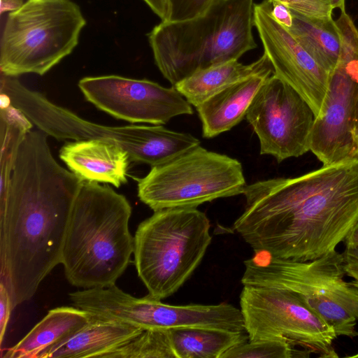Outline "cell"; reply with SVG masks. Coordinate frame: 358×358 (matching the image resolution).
I'll return each instance as SVG.
<instances>
[{
	"instance_id": "4fadbf2b",
	"label": "cell",
	"mask_w": 358,
	"mask_h": 358,
	"mask_svg": "<svg viewBox=\"0 0 358 358\" xmlns=\"http://www.w3.org/2000/svg\"><path fill=\"white\" fill-rule=\"evenodd\" d=\"M271 0L255 4L254 26L273 73L289 85L308 103L315 117L321 115L331 75L297 42L289 31L270 14Z\"/></svg>"
},
{
	"instance_id": "5b68a950",
	"label": "cell",
	"mask_w": 358,
	"mask_h": 358,
	"mask_svg": "<svg viewBox=\"0 0 358 358\" xmlns=\"http://www.w3.org/2000/svg\"><path fill=\"white\" fill-rule=\"evenodd\" d=\"M0 91L38 129L57 140L99 139L126 150L131 162L151 167L166 163L200 145L190 134L162 125L106 126L82 118L24 86L17 78L1 73Z\"/></svg>"
},
{
	"instance_id": "d6986e66",
	"label": "cell",
	"mask_w": 358,
	"mask_h": 358,
	"mask_svg": "<svg viewBox=\"0 0 358 358\" xmlns=\"http://www.w3.org/2000/svg\"><path fill=\"white\" fill-rule=\"evenodd\" d=\"M269 70L273 69L263 53L250 64L235 59L198 70L173 86L191 105L196 107L225 88Z\"/></svg>"
},
{
	"instance_id": "ffe728a7",
	"label": "cell",
	"mask_w": 358,
	"mask_h": 358,
	"mask_svg": "<svg viewBox=\"0 0 358 358\" xmlns=\"http://www.w3.org/2000/svg\"><path fill=\"white\" fill-rule=\"evenodd\" d=\"M291 12L293 22L287 29L303 49L332 76L338 66L341 51L340 32L335 21L311 19Z\"/></svg>"
},
{
	"instance_id": "f1b7e54d",
	"label": "cell",
	"mask_w": 358,
	"mask_h": 358,
	"mask_svg": "<svg viewBox=\"0 0 358 358\" xmlns=\"http://www.w3.org/2000/svg\"><path fill=\"white\" fill-rule=\"evenodd\" d=\"M13 310L10 294L4 286L0 282V344L2 345L3 337Z\"/></svg>"
},
{
	"instance_id": "d6a6232c",
	"label": "cell",
	"mask_w": 358,
	"mask_h": 358,
	"mask_svg": "<svg viewBox=\"0 0 358 358\" xmlns=\"http://www.w3.org/2000/svg\"><path fill=\"white\" fill-rule=\"evenodd\" d=\"M345 0H330L331 8L333 10L334 8H339L341 10H345Z\"/></svg>"
},
{
	"instance_id": "ba28073f",
	"label": "cell",
	"mask_w": 358,
	"mask_h": 358,
	"mask_svg": "<svg viewBox=\"0 0 358 358\" xmlns=\"http://www.w3.org/2000/svg\"><path fill=\"white\" fill-rule=\"evenodd\" d=\"M85 24L80 7L71 0H27L6 20L1 73L43 76L73 52Z\"/></svg>"
},
{
	"instance_id": "ac0fdd59",
	"label": "cell",
	"mask_w": 358,
	"mask_h": 358,
	"mask_svg": "<svg viewBox=\"0 0 358 358\" xmlns=\"http://www.w3.org/2000/svg\"><path fill=\"white\" fill-rule=\"evenodd\" d=\"M92 315L77 307L61 306L48 311L16 345L5 350L2 358H38L48 348L71 336L85 327Z\"/></svg>"
},
{
	"instance_id": "9a60e30c",
	"label": "cell",
	"mask_w": 358,
	"mask_h": 358,
	"mask_svg": "<svg viewBox=\"0 0 358 358\" xmlns=\"http://www.w3.org/2000/svg\"><path fill=\"white\" fill-rule=\"evenodd\" d=\"M59 156L83 181L115 187L127 182L131 160L128 152L115 144L99 139L69 141L60 148Z\"/></svg>"
},
{
	"instance_id": "7402d4cb",
	"label": "cell",
	"mask_w": 358,
	"mask_h": 358,
	"mask_svg": "<svg viewBox=\"0 0 358 358\" xmlns=\"http://www.w3.org/2000/svg\"><path fill=\"white\" fill-rule=\"evenodd\" d=\"M34 124L6 95L1 93L0 206L6 199L18 149Z\"/></svg>"
},
{
	"instance_id": "e575fe53",
	"label": "cell",
	"mask_w": 358,
	"mask_h": 358,
	"mask_svg": "<svg viewBox=\"0 0 358 358\" xmlns=\"http://www.w3.org/2000/svg\"><path fill=\"white\" fill-rule=\"evenodd\" d=\"M350 357H353V358H355V357H357L358 358V352L356 354V355H351L350 356Z\"/></svg>"
},
{
	"instance_id": "e0dca14e",
	"label": "cell",
	"mask_w": 358,
	"mask_h": 358,
	"mask_svg": "<svg viewBox=\"0 0 358 358\" xmlns=\"http://www.w3.org/2000/svg\"><path fill=\"white\" fill-rule=\"evenodd\" d=\"M273 73V70H269L238 82L195 107L203 136L213 138L238 124L262 85Z\"/></svg>"
},
{
	"instance_id": "8992f818",
	"label": "cell",
	"mask_w": 358,
	"mask_h": 358,
	"mask_svg": "<svg viewBox=\"0 0 358 358\" xmlns=\"http://www.w3.org/2000/svg\"><path fill=\"white\" fill-rule=\"evenodd\" d=\"M210 224L196 208L154 211L134 235V264L149 296L162 300L173 294L201 262L210 245Z\"/></svg>"
},
{
	"instance_id": "5bb4252c",
	"label": "cell",
	"mask_w": 358,
	"mask_h": 358,
	"mask_svg": "<svg viewBox=\"0 0 358 358\" xmlns=\"http://www.w3.org/2000/svg\"><path fill=\"white\" fill-rule=\"evenodd\" d=\"M358 96V72L338 64L320 116L315 117L310 150L323 165L352 158L353 120Z\"/></svg>"
},
{
	"instance_id": "6da1fadb",
	"label": "cell",
	"mask_w": 358,
	"mask_h": 358,
	"mask_svg": "<svg viewBox=\"0 0 358 358\" xmlns=\"http://www.w3.org/2000/svg\"><path fill=\"white\" fill-rule=\"evenodd\" d=\"M233 229L258 254L296 261L336 250L358 222V157L247 185Z\"/></svg>"
},
{
	"instance_id": "484cf974",
	"label": "cell",
	"mask_w": 358,
	"mask_h": 358,
	"mask_svg": "<svg viewBox=\"0 0 358 358\" xmlns=\"http://www.w3.org/2000/svg\"><path fill=\"white\" fill-rule=\"evenodd\" d=\"M282 3L291 10L306 17L321 20L332 19L330 0H273Z\"/></svg>"
},
{
	"instance_id": "836d02e7",
	"label": "cell",
	"mask_w": 358,
	"mask_h": 358,
	"mask_svg": "<svg viewBox=\"0 0 358 358\" xmlns=\"http://www.w3.org/2000/svg\"><path fill=\"white\" fill-rule=\"evenodd\" d=\"M352 157H358V140L355 145L354 151L352 153Z\"/></svg>"
},
{
	"instance_id": "3957f363",
	"label": "cell",
	"mask_w": 358,
	"mask_h": 358,
	"mask_svg": "<svg viewBox=\"0 0 358 358\" xmlns=\"http://www.w3.org/2000/svg\"><path fill=\"white\" fill-rule=\"evenodd\" d=\"M127 199L108 185L85 181L72 207L61 264L78 288L115 285L131 261L134 237Z\"/></svg>"
},
{
	"instance_id": "7c38bea8",
	"label": "cell",
	"mask_w": 358,
	"mask_h": 358,
	"mask_svg": "<svg viewBox=\"0 0 358 358\" xmlns=\"http://www.w3.org/2000/svg\"><path fill=\"white\" fill-rule=\"evenodd\" d=\"M78 87L98 109L131 123L166 124L171 118L192 115V105L174 86L164 87L147 79L117 75L88 76Z\"/></svg>"
},
{
	"instance_id": "277c9868",
	"label": "cell",
	"mask_w": 358,
	"mask_h": 358,
	"mask_svg": "<svg viewBox=\"0 0 358 358\" xmlns=\"http://www.w3.org/2000/svg\"><path fill=\"white\" fill-rule=\"evenodd\" d=\"M255 6V0H215L197 17L154 27L148 40L162 76L173 86L198 70L238 60L256 48Z\"/></svg>"
},
{
	"instance_id": "603a6c76",
	"label": "cell",
	"mask_w": 358,
	"mask_h": 358,
	"mask_svg": "<svg viewBox=\"0 0 358 358\" xmlns=\"http://www.w3.org/2000/svg\"><path fill=\"white\" fill-rule=\"evenodd\" d=\"M106 358H176L169 329H149L115 350Z\"/></svg>"
},
{
	"instance_id": "4dcf8cb0",
	"label": "cell",
	"mask_w": 358,
	"mask_h": 358,
	"mask_svg": "<svg viewBox=\"0 0 358 358\" xmlns=\"http://www.w3.org/2000/svg\"><path fill=\"white\" fill-rule=\"evenodd\" d=\"M24 2L23 0H1V13L15 10L21 7Z\"/></svg>"
},
{
	"instance_id": "8fae6325",
	"label": "cell",
	"mask_w": 358,
	"mask_h": 358,
	"mask_svg": "<svg viewBox=\"0 0 358 358\" xmlns=\"http://www.w3.org/2000/svg\"><path fill=\"white\" fill-rule=\"evenodd\" d=\"M245 117L258 137L261 155L281 162L310 150L316 117L301 96L274 73L257 92Z\"/></svg>"
},
{
	"instance_id": "cb8c5ba5",
	"label": "cell",
	"mask_w": 358,
	"mask_h": 358,
	"mask_svg": "<svg viewBox=\"0 0 358 358\" xmlns=\"http://www.w3.org/2000/svg\"><path fill=\"white\" fill-rule=\"evenodd\" d=\"M312 353L296 349L287 340L262 339L248 341L231 348L221 358H299Z\"/></svg>"
},
{
	"instance_id": "30bf717a",
	"label": "cell",
	"mask_w": 358,
	"mask_h": 358,
	"mask_svg": "<svg viewBox=\"0 0 358 358\" xmlns=\"http://www.w3.org/2000/svg\"><path fill=\"white\" fill-rule=\"evenodd\" d=\"M240 310L249 341L287 340L320 358L338 355L331 326L294 294L282 289L243 285Z\"/></svg>"
},
{
	"instance_id": "52a82bcc",
	"label": "cell",
	"mask_w": 358,
	"mask_h": 358,
	"mask_svg": "<svg viewBox=\"0 0 358 358\" xmlns=\"http://www.w3.org/2000/svg\"><path fill=\"white\" fill-rule=\"evenodd\" d=\"M243 285L288 290L333 327L337 336H358V288L345 280L336 250L308 261L252 257L244 261Z\"/></svg>"
},
{
	"instance_id": "2e32d148",
	"label": "cell",
	"mask_w": 358,
	"mask_h": 358,
	"mask_svg": "<svg viewBox=\"0 0 358 358\" xmlns=\"http://www.w3.org/2000/svg\"><path fill=\"white\" fill-rule=\"evenodd\" d=\"M143 331L141 327L92 315L81 329L44 350L38 358H106Z\"/></svg>"
},
{
	"instance_id": "4316f807",
	"label": "cell",
	"mask_w": 358,
	"mask_h": 358,
	"mask_svg": "<svg viewBox=\"0 0 358 358\" xmlns=\"http://www.w3.org/2000/svg\"><path fill=\"white\" fill-rule=\"evenodd\" d=\"M170 13L168 21L178 22L197 17L210 6L215 0H168Z\"/></svg>"
},
{
	"instance_id": "d4e9b609",
	"label": "cell",
	"mask_w": 358,
	"mask_h": 358,
	"mask_svg": "<svg viewBox=\"0 0 358 358\" xmlns=\"http://www.w3.org/2000/svg\"><path fill=\"white\" fill-rule=\"evenodd\" d=\"M335 22L341 38L338 64L348 70L358 72V29L345 10H341Z\"/></svg>"
},
{
	"instance_id": "7a4b0ae2",
	"label": "cell",
	"mask_w": 358,
	"mask_h": 358,
	"mask_svg": "<svg viewBox=\"0 0 358 358\" xmlns=\"http://www.w3.org/2000/svg\"><path fill=\"white\" fill-rule=\"evenodd\" d=\"M43 131L30 130L0 206V282L14 309L62 262L74 201L84 182L54 158Z\"/></svg>"
},
{
	"instance_id": "83f0119b",
	"label": "cell",
	"mask_w": 358,
	"mask_h": 358,
	"mask_svg": "<svg viewBox=\"0 0 358 358\" xmlns=\"http://www.w3.org/2000/svg\"><path fill=\"white\" fill-rule=\"evenodd\" d=\"M343 243L342 253L345 275L353 279L352 283L358 288V222Z\"/></svg>"
},
{
	"instance_id": "f546056e",
	"label": "cell",
	"mask_w": 358,
	"mask_h": 358,
	"mask_svg": "<svg viewBox=\"0 0 358 358\" xmlns=\"http://www.w3.org/2000/svg\"><path fill=\"white\" fill-rule=\"evenodd\" d=\"M270 14L273 18L286 29L292 27L293 16L290 9L280 2L271 0Z\"/></svg>"
},
{
	"instance_id": "44dd1931",
	"label": "cell",
	"mask_w": 358,
	"mask_h": 358,
	"mask_svg": "<svg viewBox=\"0 0 358 358\" xmlns=\"http://www.w3.org/2000/svg\"><path fill=\"white\" fill-rule=\"evenodd\" d=\"M176 358H221L234 346L249 341L246 331L209 327L169 329Z\"/></svg>"
},
{
	"instance_id": "9c48e42d",
	"label": "cell",
	"mask_w": 358,
	"mask_h": 358,
	"mask_svg": "<svg viewBox=\"0 0 358 358\" xmlns=\"http://www.w3.org/2000/svg\"><path fill=\"white\" fill-rule=\"evenodd\" d=\"M247 184L241 163L200 145L151 167L138 179L139 199L153 211L196 208L213 200L243 194Z\"/></svg>"
},
{
	"instance_id": "1f68e13d",
	"label": "cell",
	"mask_w": 358,
	"mask_h": 358,
	"mask_svg": "<svg viewBox=\"0 0 358 358\" xmlns=\"http://www.w3.org/2000/svg\"><path fill=\"white\" fill-rule=\"evenodd\" d=\"M352 135H353L354 148H355V145L358 140V96H357L356 108H355V115H354Z\"/></svg>"
}]
</instances>
